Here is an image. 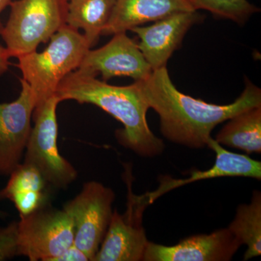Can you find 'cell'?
<instances>
[{"mask_svg":"<svg viewBox=\"0 0 261 261\" xmlns=\"http://www.w3.org/2000/svg\"><path fill=\"white\" fill-rule=\"evenodd\" d=\"M136 82L149 108L159 115L163 137L191 149L205 147L220 123L245 110L261 106V89L247 78L241 95L224 106L182 93L173 84L166 67L153 70L147 79Z\"/></svg>","mask_w":261,"mask_h":261,"instance_id":"6da1fadb","label":"cell"},{"mask_svg":"<svg viewBox=\"0 0 261 261\" xmlns=\"http://www.w3.org/2000/svg\"><path fill=\"white\" fill-rule=\"evenodd\" d=\"M56 95L60 102L89 103L109 113L123 126L116 132L118 143L138 155L153 158L164 151L163 140L149 128V108L137 82L123 87L110 85L94 75L75 70L61 81Z\"/></svg>","mask_w":261,"mask_h":261,"instance_id":"7a4b0ae2","label":"cell"},{"mask_svg":"<svg viewBox=\"0 0 261 261\" xmlns=\"http://www.w3.org/2000/svg\"><path fill=\"white\" fill-rule=\"evenodd\" d=\"M49 40L42 53L36 50L17 58V67L35 98V108L56 94L61 81L79 68L90 49L84 36L66 24Z\"/></svg>","mask_w":261,"mask_h":261,"instance_id":"3957f363","label":"cell"},{"mask_svg":"<svg viewBox=\"0 0 261 261\" xmlns=\"http://www.w3.org/2000/svg\"><path fill=\"white\" fill-rule=\"evenodd\" d=\"M9 6V19L0 35L10 57L37 50L65 25L67 0H17Z\"/></svg>","mask_w":261,"mask_h":261,"instance_id":"277c9868","label":"cell"},{"mask_svg":"<svg viewBox=\"0 0 261 261\" xmlns=\"http://www.w3.org/2000/svg\"><path fill=\"white\" fill-rule=\"evenodd\" d=\"M59 99L56 94L34 110L32 128L23 163L37 169L48 185L65 189L78 176L75 168L60 153L57 145L56 110Z\"/></svg>","mask_w":261,"mask_h":261,"instance_id":"5b68a950","label":"cell"},{"mask_svg":"<svg viewBox=\"0 0 261 261\" xmlns=\"http://www.w3.org/2000/svg\"><path fill=\"white\" fill-rule=\"evenodd\" d=\"M74 241V226L66 211L42 206L18 222V255L31 261H55Z\"/></svg>","mask_w":261,"mask_h":261,"instance_id":"8992f818","label":"cell"},{"mask_svg":"<svg viewBox=\"0 0 261 261\" xmlns=\"http://www.w3.org/2000/svg\"><path fill=\"white\" fill-rule=\"evenodd\" d=\"M114 192L97 181L86 182L82 191L63 206L74 226V245L93 261L113 216Z\"/></svg>","mask_w":261,"mask_h":261,"instance_id":"52a82bcc","label":"cell"},{"mask_svg":"<svg viewBox=\"0 0 261 261\" xmlns=\"http://www.w3.org/2000/svg\"><path fill=\"white\" fill-rule=\"evenodd\" d=\"M124 177L128 186L127 208L123 214L113 211L109 227L93 261L143 260L148 240L142 225L149 204L142 195L132 192L129 170Z\"/></svg>","mask_w":261,"mask_h":261,"instance_id":"ba28073f","label":"cell"},{"mask_svg":"<svg viewBox=\"0 0 261 261\" xmlns=\"http://www.w3.org/2000/svg\"><path fill=\"white\" fill-rule=\"evenodd\" d=\"M76 70L94 76L101 74L105 82L116 76H128L137 82L145 80L152 71L137 43L126 32L113 34L99 49H89Z\"/></svg>","mask_w":261,"mask_h":261,"instance_id":"9c48e42d","label":"cell"},{"mask_svg":"<svg viewBox=\"0 0 261 261\" xmlns=\"http://www.w3.org/2000/svg\"><path fill=\"white\" fill-rule=\"evenodd\" d=\"M16 100L0 103V174L10 175L20 165L31 132L35 98L29 84L20 79Z\"/></svg>","mask_w":261,"mask_h":261,"instance_id":"30bf717a","label":"cell"},{"mask_svg":"<svg viewBox=\"0 0 261 261\" xmlns=\"http://www.w3.org/2000/svg\"><path fill=\"white\" fill-rule=\"evenodd\" d=\"M241 243L228 228L197 234L172 246L148 242L142 261H228Z\"/></svg>","mask_w":261,"mask_h":261,"instance_id":"8fae6325","label":"cell"},{"mask_svg":"<svg viewBox=\"0 0 261 261\" xmlns=\"http://www.w3.org/2000/svg\"><path fill=\"white\" fill-rule=\"evenodd\" d=\"M202 19L197 11L180 12L157 20L152 25H139L130 31L138 36L139 49L153 70L166 67L187 32Z\"/></svg>","mask_w":261,"mask_h":261,"instance_id":"7c38bea8","label":"cell"},{"mask_svg":"<svg viewBox=\"0 0 261 261\" xmlns=\"http://www.w3.org/2000/svg\"><path fill=\"white\" fill-rule=\"evenodd\" d=\"M207 147L216 153L213 167L206 171H193L187 178H173L168 176H159L160 185L155 191L147 192L144 196L147 203L151 204L166 192L193 182L220 177H249L261 179L260 161L252 159L245 154L230 152L211 138Z\"/></svg>","mask_w":261,"mask_h":261,"instance_id":"4fadbf2b","label":"cell"},{"mask_svg":"<svg viewBox=\"0 0 261 261\" xmlns=\"http://www.w3.org/2000/svg\"><path fill=\"white\" fill-rule=\"evenodd\" d=\"M195 11L190 0H116L102 35L126 32L180 12Z\"/></svg>","mask_w":261,"mask_h":261,"instance_id":"5bb4252c","label":"cell"},{"mask_svg":"<svg viewBox=\"0 0 261 261\" xmlns=\"http://www.w3.org/2000/svg\"><path fill=\"white\" fill-rule=\"evenodd\" d=\"M3 189L5 198L14 204L20 217L28 216L49 203L48 185L40 172L30 165H18Z\"/></svg>","mask_w":261,"mask_h":261,"instance_id":"9a60e30c","label":"cell"},{"mask_svg":"<svg viewBox=\"0 0 261 261\" xmlns=\"http://www.w3.org/2000/svg\"><path fill=\"white\" fill-rule=\"evenodd\" d=\"M228 121L214 140L247 154H260L261 106L245 110Z\"/></svg>","mask_w":261,"mask_h":261,"instance_id":"2e32d148","label":"cell"},{"mask_svg":"<svg viewBox=\"0 0 261 261\" xmlns=\"http://www.w3.org/2000/svg\"><path fill=\"white\" fill-rule=\"evenodd\" d=\"M65 24L83 29L89 47H93L108 23L116 0H69Z\"/></svg>","mask_w":261,"mask_h":261,"instance_id":"e0dca14e","label":"cell"},{"mask_svg":"<svg viewBox=\"0 0 261 261\" xmlns=\"http://www.w3.org/2000/svg\"><path fill=\"white\" fill-rule=\"evenodd\" d=\"M228 228L242 245L247 247L244 260L260 256L261 193L259 190H254L250 203L238 206L234 219L228 225Z\"/></svg>","mask_w":261,"mask_h":261,"instance_id":"ac0fdd59","label":"cell"},{"mask_svg":"<svg viewBox=\"0 0 261 261\" xmlns=\"http://www.w3.org/2000/svg\"><path fill=\"white\" fill-rule=\"evenodd\" d=\"M195 11L207 10L218 18L227 19L243 24L255 13L260 11L257 7L247 0H190Z\"/></svg>","mask_w":261,"mask_h":261,"instance_id":"d6986e66","label":"cell"},{"mask_svg":"<svg viewBox=\"0 0 261 261\" xmlns=\"http://www.w3.org/2000/svg\"><path fill=\"white\" fill-rule=\"evenodd\" d=\"M18 255V222L0 227V261Z\"/></svg>","mask_w":261,"mask_h":261,"instance_id":"ffe728a7","label":"cell"},{"mask_svg":"<svg viewBox=\"0 0 261 261\" xmlns=\"http://www.w3.org/2000/svg\"><path fill=\"white\" fill-rule=\"evenodd\" d=\"M88 257L74 244L67 248L55 261H88Z\"/></svg>","mask_w":261,"mask_h":261,"instance_id":"44dd1931","label":"cell"},{"mask_svg":"<svg viewBox=\"0 0 261 261\" xmlns=\"http://www.w3.org/2000/svg\"><path fill=\"white\" fill-rule=\"evenodd\" d=\"M10 58L11 57H10L8 49L0 44V75H3L8 70V67L10 65Z\"/></svg>","mask_w":261,"mask_h":261,"instance_id":"7402d4cb","label":"cell"},{"mask_svg":"<svg viewBox=\"0 0 261 261\" xmlns=\"http://www.w3.org/2000/svg\"><path fill=\"white\" fill-rule=\"evenodd\" d=\"M12 0H0V15H1L3 10H4L7 7L9 6ZM3 27H4V25H3L1 20H0V33L3 31Z\"/></svg>","mask_w":261,"mask_h":261,"instance_id":"603a6c76","label":"cell"},{"mask_svg":"<svg viewBox=\"0 0 261 261\" xmlns=\"http://www.w3.org/2000/svg\"><path fill=\"white\" fill-rule=\"evenodd\" d=\"M5 199L4 194H3V190H0V202L5 200ZM7 216H8L7 213H5V211L0 210V218H1V219H4V218L6 217Z\"/></svg>","mask_w":261,"mask_h":261,"instance_id":"cb8c5ba5","label":"cell"},{"mask_svg":"<svg viewBox=\"0 0 261 261\" xmlns=\"http://www.w3.org/2000/svg\"><path fill=\"white\" fill-rule=\"evenodd\" d=\"M67 1H69V0H67Z\"/></svg>","mask_w":261,"mask_h":261,"instance_id":"d4e9b609","label":"cell"}]
</instances>
